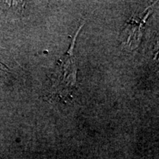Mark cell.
<instances>
[{"mask_svg": "<svg viewBox=\"0 0 159 159\" xmlns=\"http://www.w3.org/2000/svg\"><path fill=\"white\" fill-rule=\"evenodd\" d=\"M83 26H80L78 31L77 32L75 38H73L72 42H71L69 49L66 53L62 60V66L63 68V76L61 77V80L62 84H66L67 86H74L76 82V64H75V57H74V51L73 49L75 48V41L76 38L78 35L79 32L80 31Z\"/></svg>", "mask_w": 159, "mask_h": 159, "instance_id": "6da1fadb", "label": "cell"}, {"mask_svg": "<svg viewBox=\"0 0 159 159\" xmlns=\"http://www.w3.org/2000/svg\"><path fill=\"white\" fill-rule=\"evenodd\" d=\"M148 15H145L142 19L139 17H132L128 22V27L125 28V38H128V42L136 44L139 42V39L142 34L141 29L146 21ZM126 41V42H127Z\"/></svg>", "mask_w": 159, "mask_h": 159, "instance_id": "7a4b0ae2", "label": "cell"}]
</instances>
